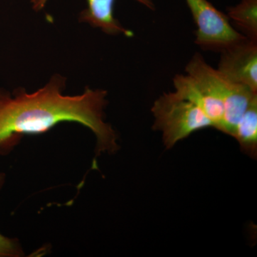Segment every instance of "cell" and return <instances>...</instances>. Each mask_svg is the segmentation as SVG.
Segmentation results:
<instances>
[{"mask_svg": "<svg viewBox=\"0 0 257 257\" xmlns=\"http://www.w3.org/2000/svg\"><path fill=\"white\" fill-rule=\"evenodd\" d=\"M65 78L55 75L33 93L18 89L13 96L0 92V152L15 146L22 137L47 133L64 121L89 128L96 138V154L117 151V135L104 121L107 93L87 87L77 96L62 94Z\"/></svg>", "mask_w": 257, "mask_h": 257, "instance_id": "6da1fadb", "label": "cell"}, {"mask_svg": "<svg viewBox=\"0 0 257 257\" xmlns=\"http://www.w3.org/2000/svg\"><path fill=\"white\" fill-rule=\"evenodd\" d=\"M185 69L186 73L202 83L222 103L224 117L221 132L232 137L243 112L257 99V92L226 78L218 69L208 64L199 53L193 56Z\"/></svg>", "mask_w": 257, "mask_h": 257, "instance_id": "7a4b0ae2", "label": "cell"}, {"mask_svg": "<svg viewBox=\"0 0 257 257\" xmlns=\"http://www.w3.org/2000/svg\"><path fill=\"white\" fill-rule=\"evenodd\" d=\"M152 112L155 117L153 128L162 133L167 149L195 132L213 127L211 120L197 106L175 92L160 96L154 103Z\"/></svg>", "mask_w": 257, "mask_h": 257, "instance_id": "3957f363", "label": "cell"}, {"mask_svg": "<svg viewBox=\"0 0 257 257\" xmlns=\"http://www.w3.org/2000/svg\"><path fill=\"white\" fill-rule=\"evenodd\" d=\"M186 1L197 25L195 42L201 48L221 52L246 38L208 0Z\"/></svg>", "mask_w": 257, "mask_h": 257, "instance_id": "277c9868", "label": "cell"}, {"mask_svg": "<svg viewBox=\"0 0 257 257\" xmlns=\"http://www.w3.org/2000/svg\"><path fill=\"white\" fill-rule=\"evenodd\" d=\"M220 53L218 71L231 82L257 92V42L246 38Z\"/></svg>", "mask_w": 257, "mask_h": 257, "instance_id": "5b68a950", "label": "cell"}, {"mask_svg": "<svg viewBox=\"0 0 257 257\" xmlns=\"http://www.w3.org/2000/svg\"><path fill=\"white\" fill-rule=\"evenodd\" d=\"M87 8L79 15V21L87 23L94 28L101 29L110 35H124L133 36V32L125 29L114 17L115 0H87ZM150 10H155L152 0H136ZM47 0H32V8L35 11L43 9Z\"/></svg>", "mask_w": 257, "mask_h": 257, "instance_id": "8992f818", "label": "cell"}, {"mask_svg": "<svg viewBox=\"0 0 257 257\" xmlns=\"http://www.w3.org/2000/svg\"><path fill=\"white\" fill-rule=\"evenodd\" d=\"M173 84L177 95L197 106L211 120L213 127L221 131L224 122V105L205 86L187 74L176 75Z\"/></svg>", "mask_w": 257, "mask_h": 257, "instance_id": "52a82bcc", "label": "cell"}, {"mask_svg": "<svg viewBox=\"0 0 257 257\" xmlns=\"http://www.w3.org/2000/svg\"><path fill=\"white\" fill-rule=\"evenodd\" d=\"M233 138L241 150L252 158L257 155V99L243 112L235 126Z\"/></svg>", "mask_w": 257, "mask_h": 257, "instance_id": "ba28073f", "label": "cell"}, {"mask_svg": "<svg viewBox=\"0 0 257 257\" xmlns=\"http://www.w3.org/2000/svg\"><path fill=\"white\" fill-rule=\"evenodd\" d=\"M227 17L243 36L257 42V0H241L228 9Z\"/></svg>", "mask_w": 257, "mask_h": 257, "instance_id": "9c48e42d", "label": "cell"}, {"mask_svg": "<svg viewBox=\"0 0 257 257\" xmlns=\"http://www.w3.org/2000/svg\"><path fill=\"white\" fill-rule=\"evenodd\" d=\"M5 175L0 174V189L5 183ZM24 256L23 248L18 240L7 237L0 233V257H20Z\"/></svg>", "mask_w": 257, "mask_h": 257, "instance_id": "30bf717a", "label": "cell"}]
</instances>
